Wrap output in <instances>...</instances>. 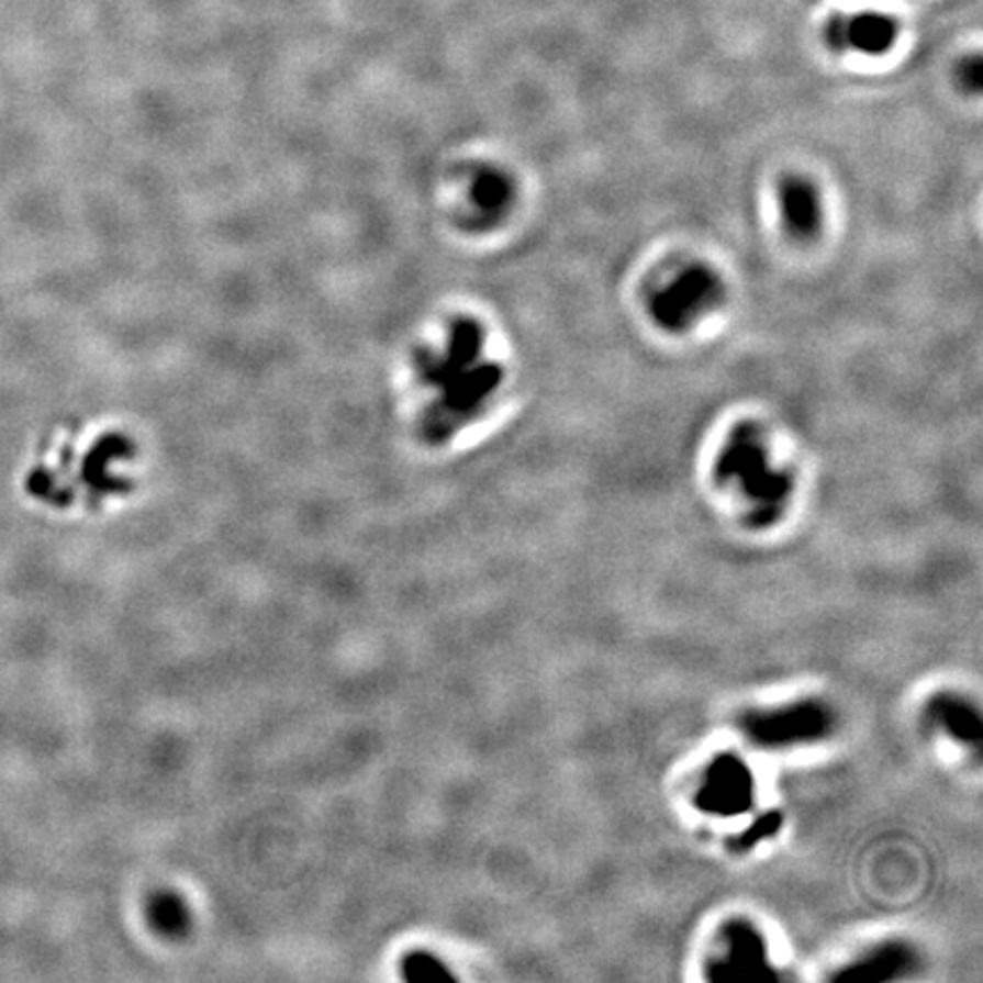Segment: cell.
Listing matches in <instances>:
<instances>
[{"label":"cell","mask_w":983,"mask_h":983,"mask_svg":"<svg viewBox=\"0 0 983 983\" xmlns=\"http://www.w3.org/2000/svg\"><path fill=\"white\" fill-rule=\"evenodd\" d=\"M471 203L483 221H496L513 205V182L501 171H481L471 185Z\"/></svg>","instance_id":"obj_10"},{"label":"cell","mask_w":983,"mask_h":983,"mask_svg":"<svg viewBox=\"0 0 983 983\" xmlns=\"http://www.w3.org/2000/svg\"><path fill=\"white\" fill-rule=\"evenodd\" d=\"M717 479L731 488L756 524H772L787 509L792 476L774 465L768 437L756 424L728 433L715 462Z\"/></svg>","instance_id":"obj_1"},{"label":"cell","mask_w":983,"mask_h":983,"mask_svg":"<svg viewBox=\"0 0 983 983\" xmlns=\"http://www.w3.org/2000/svg\"><path fill=\"white\" fill-rule=\"evenodd\" d=\"M777 210L785 235L795 242H813L822 233L824 205L819 189L806 176H785L777 187Z\"/></svg>","instance_id":"obj_6"},{"label":"cell","mask_w":983,"mask_h":983,"mask_svg":"<svg viewBox=\"0 0 983 983\" xmlns=\"http://www.w3.org/2000/svg\"><path fill=\"white\" fill-rule=\"evenodd\" d=\"M829 40L840 51L883 55L897 42V23L891 16L876 12L853 14L834 23Z\"/></svg>","instance_id":"obj_7"},{"label":"cell","mask_w":983,"mask_h":983,"mask_svg":"<svg viewBox=\"0 0 983 983\" xmlns=\"http://www.w3.org/2000/svg\"><path fill=\"white\" fill-rule=\"evenodd\" d=\"M724 297V282L711 267L688 262L651 284L647 312L660 331L683 335L713 314Z\"/></svg>","instance_id":"obj_2"},{"label":"cell","mask_w":983,"mask_h":983,"mask_svg":"<svg viewBox=\"0 0 983 983\" xmlns=\"http://www.w3.org/2000/svg\"><path fill=\"white\" fill-rule=\"evenodd\" d=\"M715 981H770L777 972L768 959V942L751 925L731 923L719 940V954L708 965Z\"/></svg>","instance_id":"obj_4"},{"label":"cell","mask_w":983,"mask_h":983,"mask_svg":"<svg viewBox=\"0 0 983 983\" xmlns=\"http://www.w3.org/2000/svg\"><path fill=\"white\" fill-rule=\"evenodd\" d=\"M915 965V954L913 949H908L906 945H883L861 961L851 963L845 972L838 974V979L845 981H891V979H902L906 974H911Z\"/></svg>","instance_id":"obj_8"},{"label":"cell","mask_w":983,"mask_h":983,"mask_svg":"<svg viewBox=\"0 0 983 983\" xmlns=\"http://www.w3.org/2000/svg\"><path fill=\"white\" fill-rule=\"evenodd\" d=\"M751 802L753 777L742 760L736 756L713 760L696 790V806L711 815H740L751 808Z\"/></svg>","instance_id":"obj_5"},{"label":"cell","mask_w":983,"mask_h":983,"mask_svg":"<svg viewBox=\"0 0 983 983\" xmlns=\"http://www.w3.org/2000/svg\"><path fill=\"white\" fill-rule=\"evenodd\" d=\"M834 731V715L817 702H797L790 706L753 713L745 719V734L763 747L808 745Z\"/></svg>","instance_id":"obj_3"},{"label":"cell","mask_w":983,"mask_h":983,"mask_svg":"<svg viewBox=\"0 0 983 983\" xmlns=\"http://www.w3.org/2000/svg\"><path fill=\"white\" fill-rule=\"evenodd\" d=\"M931 719L945 734L963 742L981 740V717L974 706L959 700V696H938L931 704Z\"/></svg>","instance_id":"obj_9"}]
</instances>
